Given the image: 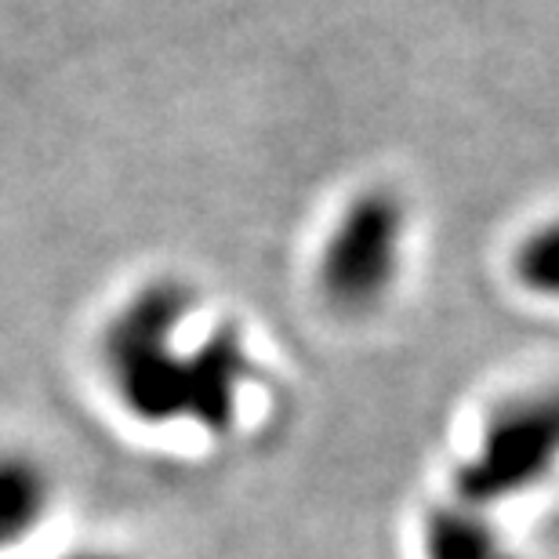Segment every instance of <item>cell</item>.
Segmentation results:
<instances>
[{
	"label": "cell",
	"instance_id": "1",
	"mask_svg": "<svg viewBox=\"0 0 559 559\" xmlns=\"http://www.w3.org/2000/svg\"><path fill=\"white\" fill-rule=\"evenodd\" d=\"M193 312L197 295L186 284L153 280L106 320L98 338L106 393L139 429L186 425L197 345H186L182 334Z\"/></svg>",
	"mask_w": 559,
	"mask_h": 559
},
{
	"label": "cell",
	"instance_id": "2",
	"mask_svg": "<svg viewBox=\"0 0 559 559\" xmlns=\"http://www.w3.org/2000/svg\"><path fill=\"white\" fill-rule=\"evenodd\" d=\"M407 207L393 189L353 197L317 254V295L334 317L367 320L385 306L404 273Z\"/></svg>",
	"mask_w": 559,
	"mask_h": 559
},
{
	"label": "cell",
	"instance_id": "3",
	"mask_svg": "<svg viewBox=\"0 0 559 559\" xmlns=\"http://www.w3.org/2000/svg\"><path fill=\"white\" fill-rule=\"evenodd\" d=\"M556 451L552 396H520L498 404L479 425L473 447L454 468L451 501L490 512L549 479Z\"/></svg>",
	"mask_w": 559,
	"mask_h": 559
},
{
	"label": "cell",
	"instance_id": "4",
	"mask_svg": "<svg viewBox=\"0 0 559 559\" xmlns=\"http://www.w3.org/2000/svg\"><path fill=\"white\" fill-rule=\"evenodd\" d=\"M55 512V479L40 457L0 451V556H11L48 527Z\"/></svg>",
	"mask_w": 559,
	"mask_h": 559
},
{
	"label": "cell",
	"instance_id": "5",
	"mask_svg": "<svg viewBox=\"0 0 559 559\" xmlns=\"http://www.w3.org/2000/svg\"><path fill=\"white\" fill-rule=\"evenodd\" d=\"M556 259H559V243L552 229H542L538 237H531L516 254V276L531 295L549 298L556 290Z\"/></svg>",
	"mask_w": 559,
	"mask_h": 559
},
{
	"label": "cell",
	"instance_id": "6",
	"mask_svg": "<svg viewBox=\"0 0 559 559\" xmlns=\"http://www.w3.org/2000/svg\"><path fill=\"white\" fill-rule=\"evenodd\" d=\"M55 559H139L124 549H114V545H81V549H70Z\"/></svg>",
	"mask_w": 559,
	"mask_h": 559
}]
</instances>
